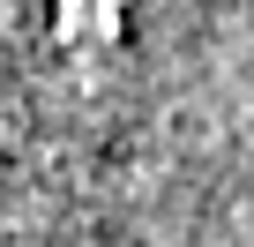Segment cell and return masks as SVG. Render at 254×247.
Masks as SVG:
<instances>
[{"label": "cell", "mask_w": 254, "mask_h": 247, "mask_svg": "<svg viewBox=\"0 0 254 247\" xmlns=\"http://www.w3.org/2000/svg\"><path fill=\"white\" fill-rule=\"evenodd\" d=\"M105 8L120 15V0H105ZM53 15H60L67 45H75V38H90V30H97V38L112 45V30H105V23H90V8H82V0H53ZM8 53H30L45 82L60 75V68H53V53H45V30H38V8H30V0H0V135H15V128H8V112L23 105V90H15V68H8Z\"/></svg>", "instance_id": "1"}]
</instances>
